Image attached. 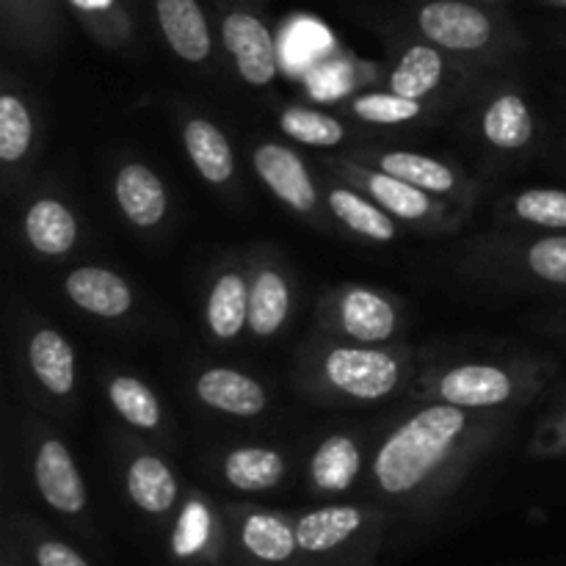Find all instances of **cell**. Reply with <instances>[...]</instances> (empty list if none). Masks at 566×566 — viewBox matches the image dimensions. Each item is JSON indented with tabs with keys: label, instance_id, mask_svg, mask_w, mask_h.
<instances>
[{
	"label": "cell",
	"instance_id": "6da1fadb",
	"mask_svg": "<svg viewBox=\"0 0 566 566\" xmlns=\"http://www.w3.org/2000/svg\"><path fill=\"white\" fill-rule=\"evenodd\" d=\"M509 412L420 401L392 426L370 462L374 486L392 503L423 506L448 495L503 440Z\"/></svg>",
	"mask_w": 566,
	"mask_h": 566
},
{
	"label": "cell",
	"instance_id": "7a4b0ae2",
	"mask_svg": "<svg viewBox=\"0 0 566 566\" xmlns=\"http://www.w3.org/2000/svg\"><path fill=\"white\" fill-rule=\"evenodd\" d=\"M415 354L407 346H365L321 332L296 359V381L307 396L335 403H376L415 379Z\"/></svg>",
	"mask_w": 566,
	"mask_h": 566
},
{
	"label": "cell",
	"instance_id": "3957f363",
	"mask_svg": "<svg viewBox=\"0 0 566 566\" xmlns=\"http://www.w3.org/2000/svg\"><path fill=\"white\" fill-rule=\"evenodd\" d=\"M556 374V359L545 354H520L503 359H475L429 368L415 376L418 401H442L481 412H506L531 403Z\"/></svg>",
	"mask_w": 566,
	"mask_h": 566
},
{
	"label": "cell",
	"instance_id": "277c9868",
	"mask_svg": "<svg viewBox=\"0 0 566 566\" xmlns=\"http://www.w3.org/2000/svg\"><path fill=\"white\" fill-rule=\"evenodd\" d=\"M385 517L374 509L321 506L296 520L302 566H370L379 551Z\"/></svg>",
	"mask_w": 566,
	"mask_h": 566
},
{
	"label": "cell",
	"instance_id": "5b68a950",
	"mask_svg": "<svg viewBox=\"0 0 566 566\" xmlns=\"http://www.w3.org/2000/svg\"><path fill=\"white\" fill-rule=\"evenodd\" d=\"M324 169L329 175L340 177V180L352 182L363 193H368L379 208H385L401 224L429 232H448L462 224V213H457L453 202L434 197V193L423 191V188L412 186V182L401 180V177L387 175V171L376 169V166L363 164V160L352 158V155L324 158Z\"/></svg>",
	"mask_w": 566,
	"mask_h": 566
},
{
	"label": "cell",
	"instance_id": "8992f818",
	"mask_svg": "<svg viewBox=\"0 0 566 566\" xmlns=\"http://www.w3.org/2000/svg\"><path fill=\"white\" fill-rule=\"evenodd\" d=\"M415 28L457 61L492 59L512 44L506 22L475 0H426L415 11Z\"/></svg>",
	"mask_w": 566,
	"mask_h": 566
},
{
	"label": "cell",
	"instance_id": "52a82bcc",
	"mask_svg": "<svg viewBox=\"0 0 566 566\" xmlns=\"http://www.w3.org/2000/svg\"><path fill=\"white\" fill-rule=\"evenodd\" d=\"M315 321L324 335L365 346H385L403 329V302L379 287L348 282L321 293Z\"/></svg>",
	"mask_w": 566,
	"mask_h": 566
},
{
	"label": "cell",
	"instance_id": "ba28073f",
	"mask_svg": "<svg viewBox=\"0 0 566 566\" xmlns=\"http://www.w3.org/2000/svg\"><path fill=\"white\" fill-rule=\"evenodd\" d=\"M252 166L260 182L285 208H291L293 213L313 221V224L326 227L324 216H329V210L324 205V191L318 188L313 171L296 149L280 142H260L252 149Z\"/></svg>",
	"mask_w": 566,
	"mask_h": 566
},
{
	"label": "cell",
	"instance_id": "9c48e42d",
	"mask_svg": "<svg viewBox=\"0 0 566 566\" xmlns=\"http://www.w3.org/2000/svg\"><path fill=\"white\" fill-rule=\"evenodd\" d=\"M227 520L232 545L243 566H302L296 523H291L285 514L232 506Z\"/></svg>",
	"mask_w": 566,
	"mask_h": 566
},
{
	"label": "cell",
	"instance_id": "30bf717a",
	"mask_svg": "<svg viewBox=\"0 0 566 566\" xmlns=\"http://www.w3.org/2000/svg\"><path fill=\"white\" fill-rule=\"evenodd\" d=\"M221 44L232 59L238 77L254 88H265L280 77V53L269 22L252 9H227L221 17Z\"/></svg>",
	"mask_w": 566,
	"mask_h": 566
},
{
	"label": "cell",
	"instance_id": "8fae6325",
	"mask_svg": "<svg viewBox=\"0 0 566 566\" xmlns=\"http://www.w3.org/2000/svg\"><path fill=\"white\" fill-rule=\"evenodd\" d=\"M352 158L376 166V169L387 171V175L401 177V180L412 182V186L423 188V191L434 193V197L448 199V202L459 205V208H464V205L475 199V182L464 177L457 166H451L448 160L431 158V155L412 153V149L363 147L354 149Z\"/></svg>",
	"mask_w": 566,
	"mask_h": 566
},
{
	"label": "cell",
	"instance_id": "7c38bea8",
	"mask_svg": "<svg viewBox=\"0 0 566 566\" xmlns=\"http://www.w3.org/2000/svg\"><path fill=\"white\" fill-rule=\"evenodd\" d=\"M293 313V280L271 249L249 260V332L258 340L280 335Z\"/></svg>",
	"mask_w": 566,
	"mask_h": 566
},
{
	"label": "cell",
	"instance_id": "4fadbf2b",
	"mask_svg": "<svg viewBox=\"0 0 566 566\" xmlns=\"http://www.w3.org/2000/svg\"><path fill=\"white\" fill-rule=\"evenodd\" d=\"M33 484L39 495L59 514L75 517L86 509L88 495L83 475L77 470L75 457L61 437L53 431H42L33 451Z\"/></svg>",
	"mask_w": 566,
	"mask_h": 566
},
{
	"label": "cell",
	"instance_id": "5bb4252c",
	"mask_svg": "<svg viewBox=\"0 0 566 566\" xmlns=\"http://www.w3.org/2000/svg\"><path fill=\"white\" fill-rule=\"evenodd\" d=\"M321 191H324L329 219L337 221L352 235L370 243H392L401 238V221L392 219L385 208H379L368 193L354 188L352 182L326 171V182L321 186Z\"/></svg>",
	"mask_w": 566,
	"mask_h": 566
},
{
	"label": "cell",
	"instance_id": "9a60e30c",
	"mask_svg": "<svg viewBox=\"0 0 566 566\" xmlns=\"http://www.w3.org/2000/svg\"><path fill=\"white\" fill-rule=\"evenodd\" d=\"M114 202L125 221L136 230H158L169 213V191L153 166L127 160L116 169Z\"/></svg>",
	"mask_w": 566,
	"mask_h": 566
},
{
	"label": "cell",
	"instance_id": "2e32d148",
	"mask_svg": "<svg viewBox=\"0 0 566 566\" xmlns=\"http://www.w3.org/2000/svg\"><path fill=\"white\" fill-rule=\"evenodd\" d=\"M64 296L83 313L103 321H119L136 304V291L116 271L103 265H77L61 282Z\"/></svg>",
	"mask_w": 566,
	"mask_h": 566
},
{
	"label": "cell",
	"instance_id": "e0dca14e",
	"mask_svg": "<svg viewBox=\"0 0 566 566\" xmlns=\"http://www.w3.org/2000/svg\"><path fill=\"white\" fill-rule=\"evenodd\" d=\"M193 396L208 409L230 418L252 420L269 409V392L254 376L227 365H210L193 379Z\"/></svg>",
	"mask_w": 566,
	"mask_h": 566
},
{
	"label": "cell",
	"instance_id": "ac0fdd59",
	"mask_svg": "<svg viewBox=\"0 0 566 566\" xmlns=\"http://www.w3.org/2000/svg\"><path fill=\"white\" fill-rule=\"evenodd\" d=\"M205 326L219 343L249 332V269L224 265L216 271L205 296Z\"/></svg>",
	"mask_w": 566,
	"mask_h": 566
},
{
	"label": "cell",
	"instance_id": "d6986e66",
	"mask_svg": "<svg viewBox=\"0 0 566 566\" xmlns=\"http://www.w3.org/2000/svg\"><path fill=\"white\" fill-rule=\"evenodd\" d=\"M155 17L171 53L186 64H205L213 55V31L199 0H155Z\"/></svg>",
	"mask_w": 566,
	"mask_h": 566
},
{
	"label": "cell",
	"instance_id": "ffe728a7",
	"mask_svg": "<svg viewBox=\"0 0 566 566\" xmlns=\"http://www.w3.org/2000/svg\"><path fill=\"white\" fill-rule=\"evenodd\" d=\"M28 368L36 385L53 398H70L75 392L77 365H75V348L53 326H39L31 332L25 346Z\"/></svg>",
	"mask_w": 566,
	"mask_h": 566
},
{
	"label": "cell",
	"instance_id": "44dd1931",
	"mask_svg": "<svg viewBox=\"0 0 566 566\" xmlns=\"http://www.w3.org/2000/svg\"><path fill=\"white\" fill-rule=\"evenodd\" d=\"M481 136L501 153H517L536 138V114L514 88H501L481 108Z\"/></svg>",
	"mask_w": 566,
	"mask_h": 566
},
{
	"label": "cell",
	"instance_id": "7402d4cb",
	"mask_svg": "<svg viewBox=\"0 0 566 566\" xmlns=\"http://www.w3.org/2000/svg\"><path fill=\"white\" fill-rule=\"evenodd\" d=\"M25 241L39 258H66L81 238L77 216L55 197L33 199L22 216Z\"/></svg>",
	"mask_w": 566,
	"mask_h": 566
},
{
	"label": "cell",
	"instance_id": "603a6c76",
	"mask_svg": "<svg viewBox=\"0 0 566 566\" xmlns=\"http://www.w3.org/2000/svg\"><path fill=\"white\" fill-rule=\"evenodd\" d=\"M125 486L133 506L142 509L144 514H153V517L169 514L175 509L177 495H180L175 470L155 451L130 453L125 468Z\"/></svg>",
	"mask_w": 566,
	"mask_h": 566
},
{
	"label": "cell",
	"instance_id": "cb8c5ba5",
	"mask_svg": "<svg viewBox=\"0 0 566 566\" xmlns=\"http://www.w3.org/2000/svg\"><path fill=\"white\" fill-rule=\"evenodd\" d=\"M182 147L208 186L224 188L235 180V153L227 133L216 122L205 116H188L182 122Z\"/></svg>",
	"mask_w": 566,
	"mask_h": 566
},
{
	"label": "cell",
	"instance_id": "d4e9b609",
	"mask_svg": "<svg viewBox=\"0 0 566 566\" xmlns=\"http://www.w3.org/2000/svg\"><path fill=\"white\" fill-rule=\"evenodd\" d=\"M6 42L31 55L50 53L59 36L55 0H0Z\"/></svg>",
	"mask_w": 566,
	"mask_h": 566
},
{
	"label": "cell",
	"instance_id": "484cf974",
	"mask_svg": "<svg viewBox=\"0 0 566 566\" xmlns=\"http://www.w3.org/2000/svg\"><path fill=\"white\" fill-rule=\"evenodd\" d=\"M451 72V55L442 53L437 44L418 42L409 44L401 55H398L396 66H392L390 77H387V88L401 97L409 99H426L434 97L448 81Z\"/></svg>",
	"mask_w": 566,
	"mask_h": 566
},
{
	"label": "cell",
	"instance_id": "4316f807",
	"mask_svg": "<svg viewBox=\"0 0 566 566\" xmlns=\"http://www.w3.org/2000/svg\"><path fill=\"white\" fill-rule=\"evenodd\" d=\"M359 470H363V448H359L357 437L337 431L315 446L307 462V479L310 486L321 495H337V492L354 486Z\"/></svg>",
	"mask_w": 566,
	"mask_h": 566
},
{
	"label": "cell",
	"instance_id": "83f0119b",
	"mask_svg": "<svg viewBox=\"0 0 566 566\" xmlns=\"http://www.w3.org/2000/svg\"><path fill=\"white\" fill-rule=\"evenodd\" d=\"M285 473V453L271 446L232 448L221 459V475L238 492H269L282 484Z\"/></svg>",
	"mask_w": 566,
	"mask_h": 566
},
{
	"label": "cell",
	"instance_id": "f1b7e54d",
	"mask_svg": "<svg viewBox=\"0 0 566 566\" xmlns=\"http://www.w3.org/2000/svg\"><path fill=\"white\" fill-rule=\"evenodd\" d=\"M86 33L108 50H122L136 39V20L127 0H64Z\"/></svg>",
	"mask_w": 566,
	"mask_h": 566
},
{
	"label": "cell",
	"instance_id": "f546056e",
	"mask_svg": "<svg viewBox=\"0 0 566 566\" xmlns=\"http://www.w3.org/2000/svg\"><path fill=\"white\" fill-rule=\"evenodd\" d=\"M105 396L114 412L136 431H158L164 426V403L158 392L130 374H114L105 381Z\"/></svg>",
	"mask_w": 566,
	"mask_h": 566
},
{
	"label": "cell",
	"instance_id": "4dcf8cb0",
	"mask_svg": "<svg viewBox=\"0 0 566 566\" xmlns=\"http://www.w3.org/2000/svg\"><path fill=\"white\" fill-rule=\"evenodd\" d=\"M280 130L293 142L315 149H335L346 142L348 127L340 116L310 105H287L280 111Z\"/></svg>",
	"mask_w": 566,
	"mask_h": 566
},
{
	"label": "cell",
	"instance_id": "1f68e13d",
	"mask_svg": "<svg viewBox=\"0 0 566 566\" xmlns=\"http://www.w3.org/2000/svg\"><path fill=\"white\" fill-rule=\"evenodd\" d=\"M36 122L31 105L14 88H3L0 94V164L6 169H17L31 155Z\"/></svg>",
	"mask_w": 566,
	"mask_h": 566
},
{
	"label": "cell",
	"instance_id": "d6a6232c",
	"mask_svg": "<svg viewBox=\"0 0 566 566\" xmlns=\"http://www.w3.org/2000/svg\"><path fill=\"white\" fill-rule=\"evenodd\" d=\"M346 114L352 119L365 122V125H379V127H401L412 125V122L423 119L426 103L420 99L401 97L396 92H363L354 94L346 99Z\"/></svg>",
	"mask_w": 566,
	"mask_h": 566
},
{
	"label": "cell",
	"instance_id": "836d02e7",
	"mask_svg": "<svg viewBox=\"0 0 566 566\" xmlns=\"http://www.w3.org/2000/svg\"><path fill=\"white\" fill-rule=\"evenodd\" d=\"M517 265L536 282L566 287V232H545L523 243L517 252Z\"/></svg>",
	"mask_w": 566,
	"mask_h": 566
},
{
	"label": "cell",
	"instance_id": "e575fe53",
	"mask_svg": "<svg viewBox=\"0 0 566 566\" xmlns=\"http://www.w3.org/2000/svg\"><path fill=\"white\" fill-rule=\"evenodd\" d=\"M512 219L539 227L547 232H566V191L564 188H525L509 202Z\"/></svg>",
	"mask_w": 566,
	"mask_h": 566
},
{
	"label": "cell",
	"instance_id": "d590c367",
	"mask_svg": "<svg viewBox=\"0 0 566 566\" xmlns=\"http://www.w3.org/2000/svg\"><path fill=\"white\" fill-rule=\"evenodd\" d=\"M528 453L534 459L566 457V398L536 426L534 437L528 442Z\"/></svg>",
	"mask_w": 566,
	"mask_h": 566
},
{
	"label": "cell",
	"instance_id": "8d00e7d4",
	"mask_svg": "<svg viewBox=\"0 0 566 566\" xmlns=\"http://www.w3.org/2000/svg\"><path fill=\"white\" fill-rule=\"evenodd\" d=\"M36 564L39 566H92L81 553L72 551L70 545L59 539H42L36 545Z\"/></svg>",
	"mask_w": 566,
	"mask_h": 566
},
{
	"label": "cell",
	"instance_id": "74e56055",
	"mask_svg": "<svg viewBox=\"0 0 566 566\" xmlns=\"http://www.w3.org/2000/svg\"><path fill=\"white\" fill-rule=\"evenodd\" d=\"M551 6H558V9H566V0H547Z\"/></svg>",
	"mask_w": 566,
	"mask_h": 566
},
{
	"label": "cell",
	"instance_id": "f35d334b",
	"mask_svg": "<svg viewBox=\"0 0 566 566\" xmlns=\"http://www.w3.org/2000/svg\"><path fill=\"white\" fill-rule=\"evenodd\" d=\"M475 3H481V0H475ZM486 3H495V0H486Z\"/></svg>",
	"mask_w": 566,
	"mask_h": 566
}]
</instances>
